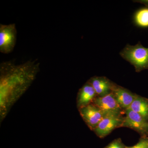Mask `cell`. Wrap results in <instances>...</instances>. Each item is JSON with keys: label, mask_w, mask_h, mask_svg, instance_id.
Segmentation results:
<instances>
[{"label": "cell", "mask_w": 148, "mask_h": 148, "mask_svg": "<svg viewBox=\"0 0 148 148\" xmlns=\"http://www.w3.org/2000/svg\"><path fill=\"white\" fill-rule=\"evenodd\" d=\"M38 60L22 64L3 61L0 64V97L2 117L34 82L40 71Z\"/></svg>", "instance_id": "1"}, {"label": "cell", "mask_w": 148, "mask_h": 148, "mask_svg": "<svg viewBox=\"0 0 148 148\" xmlns=\"http://www.w3.org/2000/svg\"><path fill=\"white\" fill-rule=\"evenodd\" d=\"M120 54L134 66L136 72L148 69V48L144 47L140 42L134 46L127 45Z\"/></svg>", "instance_id": "2"}, {"label": "cell", "mask_w": 148, "mask_h": 148, "mask_svg": "<svg viewBox=\"0 0 148 148\" xmlns=\"http://www.w3.org/2000/svg\"><path fill=\"white\" fill-rule=\"evenodd\" d=\"M124 114H110L106 115L93 130L100 138H105L115 129L121 127L124 121Z\"/></svg>", "instance_id": "3"}, {"label": "cell", "mask_w": 148, "mask_h": 148, "mask_svg": "<svg viewBox=\"0 0 148 148\" xmlns=\"http://www.w3.org/2000/svg\"><path fill=\"white\" fill-rule=\"evenodd\" d=\"M17 39V30L14 23L0 25V51L8 54L13 51Z\"/></svg>", "instance_id": "4"}, {"label": "cell", "mask_w": 148, "mask_h": 148, "mask_svg": "<svg viewBox=\"0 0 148 148\" xmlns=\"http://www.w3.org/2000/svg\"><path fill=\"white\" fill-rule=\"evenodd\" d=\"M124 119L122 127L135 130L141 137H148V120L128 108L124 111Z\"/></svg>", "instance_id": "5"}, {"label": "cell", "mask_w": 148, "mask_h": 148, "mask_svg": "<svg viewBox=\"0 0 148 148\" xmlns=\"http://www.w3.org/2000/svg\"><path fill=\"white\" fill-rule=\"evenodd\" d=\"M78 110L84 121L92 131L106 115L101 109L92 103Z\"/></svg>", "instance_id": "6"}, {"label": "cell", "mask_w": 148, "mask_h": 148, "mask_svg": "<svg viewBox=\"0 0 148 148\" xmlns=\"http://www.w3.org/2000/svg\"><path fill=\"white\" fill-rule=\"evenodd\" d=\"M92 103L101 109L106 115L110 114H124L112 93L103 97H97Z\"/></svg>", "instance_id": "7"}, {"label": "cell", "mask_w": 148, "mask_h": 148, "mask_svg": "<svg viewBox=\"0 0 148 148\" xmlns=\"http://www.w3.org/2000/svg\"><path fill=\"white\" fill-rule=\"evenodd\" d=\"M112 93L123 110L129 108L138 94L115 84Z\"/></svg>", "instance_id": "8"}, {"label": "cell", "mask_w": 148, "mask_h": 148, "mask_svg": "<svg viewBox=\"0 0 148 148\" xmlns=\"http://www.w3.org/2000/svg\"><path fill=\"white\" fill-rule=\"evenodd\" d=\"M88 82L95 90L97 97H103L112 93L115 84L105 77L95 76Z\"/></svg>", "instance_id": "9"}, {"label": "cell", "mask_w": 148, "mask_h": 148, "mask_svg": "<svg viewBox=\"0 0 148 148\" xmlns=\"http://www.w3.org/2000/svg\"><path fill=\"white\" fill-rule=\"evenodd\" d=\"M97 97V94L92 85L87 81L79 90L77 98L78 109L92 103Z\"/></svg>", "instance_id": "10"}, {"label": "cell", "mask_w": 148, "mask_h": 148, "mask_svg": "<svg viewBox=\"0 0 148 148\" xmlns=\"http://www.w3.org/2000/svg\"><path fill=\"white\" fill-rule=\"evenodd\" d=\"M129 108L148 120V98L138 95Z\"/></svg>", "instance_id": "11"}, {"label": "cell", "mask_w": 148, "mask_h": 148, "mask_svg": "<svg viewBox=\"0 0 148 148\" xmlns=\"http://www.w3.org/2000/svg\"><path fill=\"white\" fill-rule=\"evenodd\" d=\"M134 21L138 27L148 28V8H143L138 10L134 15Z\"/></svg>", "instance_id": "12"}, {"label": "cell", "mask_w": 148, "mask_h": 148, "mask_svg": "<svg viewBox=\"0 0 148 148\" xmlns=\"http://www.w3.org/2000/svg\"><path fill=\"white\" fill-rule=\"evenodd\" d=\"M127 146L123 143L120 138H117L113 140L108 145L103 148H126Z\"/></svg>", "instance_id": "13"}, {"label": "cell", "mask_w": 148, "mask_h": 148, "mask_svg": "<svg viewBox=\"0 0 148 148\" xmlns=\"http://www.w3.org/2000/svg\"><path fill=\"white\" fill-rule=\"evenodd\" d=\"M126 148H148V137H141L136 145Z\"/></svg>", "instance_id": "14"}, {"label": "cell", "mask_w": 148, "mask_h": 148, "mask_svg": "<svg viewBox=\"0 0 148 148\" xmlns=\"http://www.w3.org/2000/svg\"><path fill=\"white\" fill-rule=\"evenodd\" d=\"M138 2H140L145 5L148 8V1H138Z\"/></svg>", "instance_id": "15"}]
</instances>
